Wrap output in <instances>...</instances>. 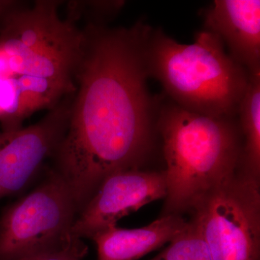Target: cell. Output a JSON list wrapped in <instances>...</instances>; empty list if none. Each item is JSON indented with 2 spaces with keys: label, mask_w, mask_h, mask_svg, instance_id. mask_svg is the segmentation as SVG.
I'll return each mask as SVG.
<instances>
[{
  "label": "cell",
  "mask_w": 260,
  "mask_h": 260,
  "mask_svg": "<svg viewBox=\"0 0 260 260\" xmlns=\"http://www.w3.org/2000/svg\"><path fill=\"white\" fill-rule=\"evenodd\" d=\"M187 225L181 215L171 214L138 229L108 228L91 239L96 244L98 260H138L172 242Z\"/></svg>",
  "instance_id": "9c48e42d"
},
{
  "label": "cell",
  "mask_w": 260,
  "mask_h": 260,
  "mask_svg": "<svg viewBox=\"0 0 260 260\" xmlns=\"http://www.w3.org/2000/svg\"><path fill=\"white\" fill-rule=\"evenodd\" d=\"M26 5L20 1L0 0V27L13 13Z\"/></svg>",
  "instance_id": "5bb4252c"
},
{
  "label": "cell",
  "mask_w": 260,
  "mask_h": 260,
  "mask_svg": "<svg viewBox=\"0 0 260 260\" xmlns=\"http://www.w3.org/2000/svg\"><path fill=\"white\" fill-rule=\"evenodd\" d=\"M189 212L213 260H260L259 178L239 167Z\"/></svg>",
  "instance_id": "277c9868"
},
{
  "label": "cell",
  "mask_w": 260,
  "mask_h": 260,
  "mask_svg": "<svg viewBox=\"0 0 260 260\" xmlns=\"http://www.w3.org/2000/svg\"><path fill=\"white\" fill-rule=\"evenodd\" d=\"M167 193L164 172L132 169L115 173L104 179L77 215L72 234L78 239H92L145 205L165 198Z\"/></svg>",
  "instance_id": "52a82bcc"
},
{
  "label": "cell",
  "mask_w": 260,
  "mask_h": 260,
  "mask_svg": "<svg viewBox=\"0 0 260 260\" xmlns=\"http://www.w3.org/2000/svg\"><path fill=\"white\" fill-rule=\"evenodd\" d=\"M167 193L162 215L190 211L210 189L237 172L242 145L234 117L189 112L174 102L159 108Z\"/></svg>",
  "instance_id": "3957f363"
},
{
  "label": "cell",
  "mask_w": 260,
  "mask_h": 260,
  "mask_svg": "<svg viewBox=\"0 0 260 260\" xmlns=\"http://www.w3.org/2000/svg\"><path fill=\"white\" fill-rule=\"evenodd\" d=\"M205 30L217 34L249 73L260 72L259 0H215L205 12Z\"/></svg>",
  "instance_id": "ba28073f"
},
{
  "label": "cell",
  "mask_w": 260,
  "mask_h": 260,
  "mask_svg": "<svg viewBox=\"0 0 260 260\" xmlns=\"http://www.w3.org/2000/svg\"><path fill=\"white\" fill-rule=\"evenodd\" d=\"M78 212L69 188L51 167L28 194L0 215V260H15L59 247L75 239Z\"/></svg>",
  "instance_id": "5b68a950"
},
{
  "label": "cell",
  "mask_w": 260,
  "mask_h": 260,
  "mask_svg": "<svg viewBox=\"0 0 260 260\" xmlns=\"http://www.w3.org/2000/svg\"><path fill=\"white\" fill-rule=\"evenodd\" d=\"M150 25L88 23L74 69L68 129L51 160L79 213L106 178L141 169L153 148L160 105L147 85Z\"/></svg>",
  "instance_id": "6da1fadb"
},
{
  "label": "cell",
  "mask_w": 260,
  "mask_h": 260,
  "mask_svg": "<svg viewBox=\"0 0 260 260\" xmlns=\"http://www.w3.org/2000/svg\"><path fill=\"white\" fill-rule=\"evenodd\" d=\"M148 76L158 80L172 102L189 112L234 117L249 80L215 32L204 30L194 42L181 44L150 27L145 43Z\"/></svg>",
  "instance_id": "7a4b0ae2"
},
{
  "label": "cell",
  "mask_w": 260,
  "mask_h": 260,
  "mask_svg": "<svg viewBox=\"0 0 260 260\" xmlns=\"http://www.w3.org/2000/svg\"><path fill=\"white\" fill-rule=\"evenodd\" d=\"M73 98L65 96L35 124L0 131V200L23 190L44 170L68 129Z\"/></svg>",
  "instance_id": "8992f818"
},
{
  "label": "cell",
  "mask_w": 260,
  "mask_h": 260,
  "mask_svg": "<svg viewBox=\"0 0 260 260\" xmlns=\"http://www.w3.org/2000/svg\"><path fill=\"white\" fill-rule=\"evenodd\" d=\"M150 260H213L201 234L188 222L187 226L169 245Z\"/></svg>",
  "instance_id": "8fae6325"
},
{
  "label": "cell",
  "mask_w": 260,
  "mask_h": 260,
  "mask_svg": "<svg viewBox=\"0 0 260 260\" xmlns=\"http://www.w3.org/2000/svg\"><path fill=\"white\" fill-rule=\"evenodd\" d=\"M241 129L245 143L239 167L253 177H260V72L249 73V84L239 105Z\"/></svg>",
  "instance_id": "30bf717a"
},
{
  "label": "cell",
  "mask_w": 260,
  "mask_h": 260,
  "mask_svg": "<svg viewBox=\"0 0 260 260\" xmlns=\"http://www.w3.org/2000/svg\"><path fill=\"white\" fill-rule=\"evenodd\" d=\"M124 4V1H70L66 20L75 23L85 15L88 23L104 25L103 22L117 14Z\"/></svg>",
  "instance_id": "7c38bea8"
},
{
  "label": "cell",
  "mask_w": 260,
  "mask_h": 260,
  "mask_svg": "<svg viewBox=\"0 0 260 260\" xmlns=\"http://www.w3.org/2000/svg\"><path fill=\"white\" fill-rule=\"evenodd\" d=\"M87 251L88 248L83 239H75L66 245L39 251L15 260H82Z\"/></svg>",
  "instance_id": "4fadbf2b"
}]
</instances>
